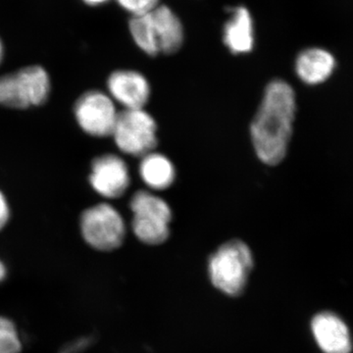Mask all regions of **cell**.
I'll list each match as a JSON object with an SVG mask.
<instances>
[{"instance_id":"obj_12","label":"cell","mask_w":353,"mask_h":353,"mask_svg":"<svg viewBox=\"0 0 353 353\" xmlns=\"http://www.w3.org/2000/svg\"><path fill=\"white\" fill-rule=\"evenodd\" d=\"M231 17L223 31V41L234 55L248 54L254 48V25L252 14L245 6L230 9Z\"/></svg>"},{"instance_id":"obj_1","label":"cell","mask_w":353,"mask_h":353,"mask_svg":"<svg viewBox=\"0 0 353 353\" xmlns=\"http://www.w3.org/2000/svg\"><path fill=\"white\" fill-rule=\"evenodd\" d=\"M296 111L292 85L280 79L272 81L250 126L253 148L263 163L273 166L285 157Z\"/></svg>"},{"instance_id":"obj_4","label":"cell","mask_w":353,"mask_h":353,"mask_svg":"<svg viewBox=\"0 0 353 353\" xmlns=\"http://www.w3.org/2000/svg\"><path fill=\"white\" fill-rule=\"evenodd\" d=\"M130 208L132 232L141 243L161 245L169 238L172 210L163 199L148 190H139L132 196Z\"/></svg>"},{"instance_id":"obj_16","label":"cell","mask_w":353,"mask_h":353,"mask_svg":"<svg viewBox=\"0 0 353 353\" xmlns=\"http://www.w3.org/2000/svg\"><path fill=\"white\" fill-rule=\"evenodd\" d=\"M118 4L125 11L134 16H141L150 13L159 6V0H117Z\"/></svg>"},{"instance_id":"obj_3","label":"cell","mask_w":353,"mask_h":353,"mask_svg":"<svg viewBox=\"0 0 353 353\" xmlns=\"http://www.w3.org/2000/svg\"><path fill=\"white\" fill-rule=\"evenodd\" d=\"M51 83L43 67L25 68L0 77V106L12 109H27L41 106L48 101Z\"/></svg>"},{"instance_id":"obj_19","label":"cell","mask_w":353,"mask_h":353,"mask_svg":"<svg viewBox=\"0 0 353 353\" xmlns=\"http://www.w3.org/2000/svg\"><path fill=\"white\" fill-rule=\"evenodd\" d=\"M7 277V268L6 264L0 260V284L4 282Z\"/></svg>"},{"instance_id":"obj_18","label":"cell","mask_w":353,"mask_h":353,"mask_svg":"<svg viewBox=\"0 0 353 353\" xmlns=\"http://www.w3.org/2000/svg\"><path fill=\"white\" fill-rule=\"evenodd\" d=\"M88 345V339H81V340L75 341V343H71L69 347H66L62 350L61 353H78L83 348L87 347Z\"/></svg>"},{"instance_id":"obj_9","label":"cell","mask_w":353,"mask_h":353,"mask_svg":"<svg viewBox=\"0 0 353 353\" xmlns=\"http://www.w3.org/2000/svg\"><path fill=\"white\" fill-rule=\"evenodd\" d=\"M108 94L124 109L143 108L150 97V85L134 70H117L109 76Z\"/></svg>"},{"instance_id":"obj_2","label":"cell","mask_w":353,"mask_h":353,"mask_svg":"<svg viewBox=\"0 0 353 353\" xmlns=\"http://www.w3.org/2000/svg\"><path fill=\"white\" fill-rule=\"evenodd\" d=\"M253 267L252 250L239 240L228 241L208 261V274L213 285L231 296L243 294Z\"/></svg>"},{"instance_id":"obj_21","label":"cell","mask_w":353,"mask_h":353,"mask_svg":"<svg viewBox=\"0 0 353 353\" xmlns=\"http://www.w3.org/2000/svg\"><path fill=\"white\" fill-rule=\"evenodd\" d=\"M2 57H3V46H2L1 41H0V63H1Z\"/></svg>"},{"instance_id":"obj_13","label":"cell","mask_w":353,"mask_h":353,"mask_svg":"<svg viewBox=\"0 0 353 353\" xmlns=\"http://www.w3.org/2000/svg\"><path fill=\"white\" fill-rule=\"evenodd\" d=\"M297 77L306 85H316L328 80L336 68V60L329 51L319 48H306L297 55Z\"/></svg>"},{"instance_id":"obj_6","label":"cell","mask_w":353,"mask_h":353,"mask_svg":"<svg viewBox=\"0 0 353 353\" xmlns=\"http://www.w3.org/2000/svg\"><path fill=\"white\" fill-rule=\"evenodd\" d=\"M120 152L143 157L157 145V125L145 109H123L111 134Z\"/></svg>"},{"instance_id":"obj_10","label":"cell","mask_w":353,"mask_h":353,"mask_svg":"<svg viewBox=\"0 0 353 353\" xmlns=\"http://www.w3.org/2000/svg\"><path fill=\"white\" fill-rule=\"evenodd\" d=\"M158 51L163 54H174L182 48L185 30L182 21L167 6H158L148 13Z\"/></svg>"},{"instance_id":"obj_14","label":"cell","mask_w":353,"mask_h":353,"mask_svg":"<svg viewBox=\"0 0 353 353\" xmlns=\"http://www.w3.org/2000/svg\"><path fill=\"white\" fill-rule=\"evenodd\" d=\"M139 173L146 187L154 190H167L175 181V167L161 153L152 152L141 157Z\"/></svg>"},{"instance_id":"obj_11","label":"cell","mask_w":353,"mask_h":353,"mask_svg":"<svg viewBox=\"0 0 353 353\" xmlns=\"http://www.w3.org/2000/svg\"><path fill=\"white\" fill-rule=\"evenodd\" d=\"M311 330L323 352H352V336L347 325L338 315L332 312L319 313L313 318Z\"/></svg>"},{"instance_id":"obj_8","label":"cell","mask_w":353,"mask_h":353,"mask_svg":"<svg viewBox=\"0 0 353 353\" xmlns=\"http://www.w3.org/2000/svg\"><path fill=\"white\" fill-rule=\"evenodd\" d=\"M88 181L99 196L108 199H119L124 196L131 183L129 167L118 155H101L92 161Z\"/></svg>"},{"instance_id":"obj_20","label":"cell","mask_w":353,"mask_h":353,"mask_svg":"<svg viewBox=\"0 0 353 353\" xmlns=\"http://www.w3.org/2000/svg\"><path fill=\"white\" fill-rule=\"evenodd\" d=\"M85 4L90 6H99L101 4L106 3L109 0H83Z\"/></svg>"},{"instance_id":"obj_7","label":"cell","mask_w":353,"mask_h":353,"mask_svg":"<svg viewBox=\"0 0 353 353\" xmlns=\"http://www.w3.org/2000/svg\"><path fill=\"white\" fill-rule=\"evenodd\" d=\"M119 111L110 95L88 90L77 99L74 116L83 132L94 138L111 137Z\"/></svg>"},{"instance_id":"obj_15","label":"cell","mask_w":353,"mask_h":353,"mask_svg":"<svg viewBox=\"0 0 353 353\" xmlns=\"http://www.w3.org/2000/svg\"><path fill=\"white\" fill-rule=\"evenodd\" d=\"M21 350L22 343L15 324L0 316V353H20Z\"/></svg>"},{"instance_id":"obj_5","label":"cell","mask_w":353,"mask_h":353,"mask_svg":"<svg viewBox=\"0 0 353 353\" xmlns=\"http://www.w3.org/2000/svg\"><path fill=\"white\" fill-rule=\"evenodd\" d=\"M80 231L90 248L99 252H113L124 243L127 227L120 211L102 202L83 211Z\"/></svg>"},{"instance_id":"obj_17","label":"cell","mask_w":353,"mask_h":353,"mask_svg":"<svg viewBox=\"0 0 353 353\" xmlns=\"http://www.w3.org/2000/svg\"><path fill=\"white\" fill-rule=\"evenodd\" d=\"M11 210L6 194L0 190V232L4 229L10 220Z\"/></svg>"}]
</instances>
